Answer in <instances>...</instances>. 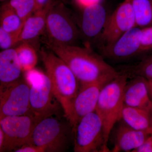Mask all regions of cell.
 <instances>
[{
    "mask_svg": "<svg viewBox=\"0 0 152 152\" xmlns=\"http://www.w3.org/2000/svg\"><path fill=\"white\" fill-rule=\"evenodd\" d=\"M44 42L67 65L80 85L110 81L119 74L106 62L102 57L91 49L59 43L48 39L45 40Z\"/></svg>",
    "mask_w": 152,
    "mask_h": 152,
    "instance_id": "6da1fadb",
    "label": "cell"
},
{
    "mask_svg": "<svg viewBox=\"0 0 152 152\" xmlns=\"http://www.w3.org/2000/svg\"><path fill=\"white\" fill-rule=\"evenodd\" d=\"M40 55L53 92L65 115L78 92L80 83L67 65L51 50H42Z\"/></svg>",
    "mask_w": 152,
    "mask_h": 152,
    "instance_id": "7a4b0ae2",
    "label": "cell"
},
{
    "mask_svg": "<svg viewBox=\"0 0 152 152\" xmlns=\"http://www.w3.org/2000/svg\"><path fill=\"white\" fill-rule=\"evenodd\" d=\"M119 73L101 91L95 110L102 120L107 146L114 127L121 120L122 111L124 104V91L129 78L124 74Z\"/></svg>",
    "mask_w": 152,
    "mask_h": 152,
    "instance_id": "3957f363",
    "label": "cell"
},
{
    "mask_svg": "<svg viewBox=\"0 0 152 152\" xmlns=\"http://www.w3.org/2000/svg\"><path fill=\"white\" fill-rule=\"evenodd\" d=\"M73 139L72 128L68 121L49 117L38 122L34 128L31 144L44 152L66 151Z\"/></svg>",
    "mask_w": 152,
    "mask_h": 152,
    "instance_id": "277c9868",
    "label": "cell"
},
{
    "mask_svg": "<svg viewBox=\"0 0 152 152\" xmlns=\"http://www.w3.org/2000/svg\"><path fill=\"white\" fill-rule=\"evenodd\" d=\"M25 72V80L30 86L31 110L38 122L56 115L60 106L47 74L35 69Z\"/></svg>",
    "mask_w": 152,
    "mask_h": 152,
    "instance_id": "5b68a950",
    "label": "cell"
},
{
    "mask_svg": "<svg viewBox=\"0 0 152 152\" xmlns=\"http://www.w3.org/2000/svg\"><path fill=\"white\" fill-rule=\"evenodd\" d=\"M72 130L74 152L110 151L105 141L102 120L96 112L85 116Z\"/></svg>",
    "mask_w": 152,
    "mask_h": 152,
    "instance_id": "8992f818",
    "label": "cell"
},
{
    "mask_svg": "<svg viewBox=\"0 0 152 152\" xmlns=\"http://www.w3.org/2000/svg\"><path fill=\"white\" fill-rule=\"evenodd\" d=\"M38 123L32 116H10L0 119L4 140L0 152L10 151L31 144L34 128Z\"/></svg>",
    "mask_w": 152,
    "mask_h": 152,
    "instance_id": "52a82bcc",
    "label": "cell"
},
{
    "mask_svg": "<svg viewBox=\"0 0 152 152\" xmlns=\"http://www.w3.org/2000/svg\"><path fill=\"white\" fill-rule=\"evenodd\" d=\"M46 30L50 40L66 45H74L80 35L76 25L62 3L54 2L46 19Z\"/></svg>",
    "mask_w": 152,
    "mask_h": 152,
    "instance_id": "ba28073f",
    "label": "cell"
},
{
    "mask_svg": "<svg viewBox=\"0 0 152 152\" xmlns=\"http://www.w3.org/2000/svg\"><path fill=\"white\" fill-rule=\"evenodd\" d=\"M30 91L27 82L20 79L0 88V119L24 115L34 117L30 106Z\"/></svg>",
    "mask_w": 152,
    "mask_h": 152,
    "instance_id": "9c48e42d",
    "label": "cell"
},
{
    "mask_svg": "<svg viewBox=\"0 0 152 152\" xmlns=\"http://www.w3.org/2000/svg\"><path fill=\"white\" fill-rule=\"evenodd\" d=\"M136 26L132 6L124 0L108 17L102 31L99 37L101 50L111 46L125 33Z\"/></svg>",
    "mask_w": 152,
    "mask_h": 152,
    "instance_id": "30bf717a",
    "label": "cell"
},
{
    "mask_svg": "<svg viewBox=\"0 0 152 152\" xmlns=\"http://www.w3.org/2000/svg\"><path fill=\"white\" fill-rule=\"evenodd\" d=\"M110 81L80 85L78 92L71 103L67 113L64 115L72 129L85 116L95 112L101 91Z\"/></svg>",
    "mask_w": 152,
    "mask_h": 152,
    "instance_id": "8fae6325",
    "label": "cell"
},
{
    "mask_svg": "<svg viewBox=\"0 0 152 152\" xmlns=\"http://www.w3.org/2000/svg\"><path fill=\"white\" fill-rule=\"evenodd\" d=\"M141 32V28H132L111 46L101 50L104 56L113 61H124L140 55Z\"/></svg>",
    "mask_w": 152,
    "mask_h": 152,
    "instance_id": "7c38bea8",
    "label": "cell"
},
{
    "mask_svg": "<svg viewBox=\"0 0 152 152\" xmlns=\"http://www.w3.org/2000/svg\"><path fill=\"white\" fill-rule=\"evenodd\" d=\"M114 131L112 152H132L142 145L152 134V131L135 129L122 120Z\"/></svg>",
    "mask_w": 152,
    "mask_h": 152,
    "instance_id": "4fadbf2b",
    "label": "cell"
},
{
    "mask_svg": "<svg viewBox=\"0 0 152 152\" xmlns=\"http://www.w3.org/2000/svg\"><path fill=\"white\" fill-rule=\"evenodd\" d=\"M130 80L125 86L124 104L152 112V101L149 93L148 80L139 76Z\"/></svg>",
    "mask_w": 152,
    "mask_h": 152,
    "instance_id": "5bb4252c",
    "label": "cell"
},
{
    "mask_svg": "<svg viewBox=\"0 0 152 152\" xmlns=\"http://www.w3.org/2000/svg\"><path fill=\"white\" fill-rule=\"evenodd\" d=\"M107 11L100 3L83 8L81 29L87 38H98L102 31L107 20Z\"/></svg>",
    "mask_w": 152,
    "mask_h": 152,
    "instance_id": "9a60e30c",
    "label": "cell"
},
{
    "mask_svg": "<svg viewBox=\"0 0 152 152\" xmlns=\"http://www.w3.org/2000/svg\"><path fill=\"white\" fill-rule=\"evenodd\" d=\"M22 72L15 49L3 50L0 53V88L20 80Z\"/></svg>",
    "mask_w": 152,
    "mask_h": 152,
    "instance_id": "2e32d148",
    "label": "cell"
},
{
    "mask_svg": "<svg viewBox=\"0 0 152 152\" xmlns=\"http://www.w3.org/2000/svg\"><path fill=\"white\" fill-rule=\"evenodd\" d=\"M54 3L43 10L37 11L26 20L19 37V42H28L42 34L46 30L47 14Z\"/></svg>",
    "mask_w": 152,
    "mask_h": 152,
    "instance_id": "e0dca14e",
    "label": "cell"
},
{
    "mask_svg": "<svg viewBox=\"0 0 152 152\" xmlns=\"http://www.w3.org/2000/svg\"><path fill=\"white\" fill-rule=\"evenodd\" d=\"M121 119L135 129L152 131V113L149 111L124 104Z\"/></svg>",
    "mask_w": 152,
    "mask_h": 152,
    "instance_id": "ac0fdd59",
    "label": "cell"
},
{
    "mask_svg": "<svg viewBox=\"0 0 152 152\" xmlns=\"http://www.w3.org/2000/svg\"><path fill=\"white\" fill-rule=\"evenodd\" d=\"M116 70L126 75L129 79L142 77L147 80L152 79V53L145 56L139 62L132 65L118 66Z\"/></svg>",
    "mask_w": 152,
    "mask_h": 152,
    "instance_id": "d6986e66",
    "label": "cell"
},
{
    "mask_svg": "<svg viewBox=\"0 0 152 152\" xmlns=\"http://www.w3.org/2000/svg\"><path fill=\"white\" fill-rule=\"evenodd\" d=\"M132 7L136 26H152V0H129Z\"/></svg>",
    "mask_w": 152,
    "mask_h": 152,
    "instance_id": "ffe728a7",
    "label": "cell"
},
{
    "mask_svg": "<svg viewBox=\"0 0 152 152\" xmlns=\"http://www.w3.org/2000/svg\"><path fill=\"white\" fill-rule=\"evenodd\" d=\"M15 49L23 72L34 69L37 63L38 56L33 46L24 42Z\"/></svg>",
    "mask_w": 152,
    "mask_h": 152,
    "instance_id": "44dd1931",
    "label": "cell"
},
{
    "mask_svg": "<svg viewBox=\"0 0 152 152\" xmlns=\"http://www.w3.org/2000/svg\"><path fill=\"white\" fill-rule=\"evenodd\" d=\"M1 27L9 32L21 31L24 23L13 9L5 4L1 9Z\"/></svg>",
    "mask_w": 152,
    "mask_h": 152,
    "instance_id": "7402d4cb",
    "label": "cell"
},
{
    "mask_svg": "<svg viewBox=\"0 0 152 152\" xmlns=\"http://www.w3.org/2000/svg\"><path fill=\"white\" fill-rule=\"evenodd\" d=\"M6 4L15 11L24 24L35 12V0H10Z\"/></svg>",
    "mask_w": 152,
    "mask_h": 152,
    "instance_id": "603a6c76",
    "label": "cell"
},
{
    "mask_svg": "<svg viewBox=\"0 0 152 152\" xmlns=\"http://www.w3.org/2000/svg\"><path fill=\"white\" fill-rule=\"evenodd\" d=\"M21 31L9 32L0 27V48L3 50L12 48L19 42V37Z\"/></svg>",
    "mask_w": 152,
    "mask_h": 152,
    "instance_id": "cb8c5ba5",
    "label": "cell"
},
{
    "mask_svg": "<svg viewBox=\"0 0 152 152\" xmlns=\"http://www.w3.org/2000/svg\"><path fill=\"white\" fill-rule=\"evenodd\" d=\"M140 55L152 50V26L142 28Z\"/></svg>",
    "mask_w": 152,
    "mask_h": 152,
    "instance_id": "d4e9b609",
    "label": "cell"
},
{
    "mask_svg": "<svg viewBox=\"0 0 152 152\" xmlns=\"http://www.w3.org/2000/svg\"><path fill=\"white\" fill-rule=\"evenodd\" d=\"M132 152H152V134Z\"/></svg>",
    "mask_w": 152,
    "mask_h": 152,
    "instance_id": "484cf974",
    "label": "cell"
},
{
    "mask_svg": "<svg viewBox=\"0 0 152 152\" xmlns=\"http://www.w3.org/2000/svg\"><path fill=\"white\" fill-rule=\"evenodd\" d=\"M15 152H44L42 148L34 145H25L15 151Z\"/></svg>",
    "mask_w": 152,
    "mask_h": 152,
    "instance_id": "4316f807",
    "label": "cell"
},
{
    "mask_svg": "<svg viewBox=\"0 0 152 152\" xmlns=\"http://www.w3.org/2000/svg\"><path fill=\"white\" fill-rule=\"evenodd\" d=\"M35 2L36 4L35 12L37 11L43 10L54 3L53 0H35Z\"/></svg>",
    "mask_w": 152,
    "mask_h": 152,
    "instance_id": "83f0119b",
    "label": "cell"
},
{
    "mask_svg": "<svg viewBox=\"0 0 152 152\" xmlns=\"http://www.w3.org/2000/svg\"><path fill=\"white\" fill-rule=\"evenodd\" d=\"M75 1L77 4L83 9L88 6L100 3L101 0H75Z\"/></svg>",
    "mask_w": 152,
    "mask_h": 152,
    "instance_id": "f1b7e54d",
    "label": "cell"
},
{
    "mask_svg": "<svg viewBox=\"0 0 152 152\" xmlns=\"http://www.w3.org/2000/svg\"><path fill=\"white\" fill-rule=\"evenodd\" d=\"M148 86L150 97L152 101V79L148 80Z\"/></svg>",
    "mask_w": 152,
    "mask_h": 152,
    "instance_id": "f546056e",
    "label": "cell"
},
{
    "mask_svg": "<svg viewBox=\"0 0 152 152\" xmlns=\"http://www.w3.org/2000/svg\"><path fill=\"white\" fill-rule=\"evenodd\" d=\"M4 140V134L2 129L0 128V148L2 147Z\"/></svg>",
    "mask_w": 152,
    "mask_h": 152,
    "instance_id": "4dcf8cb0",
    "label": "cell"
},
{
    "mask_svg": "<svg viewBox=\"0 0 152 152\" xmlns=\"http://www.w3.org/2000/svg\"><path fill=\"white\" fill-rule=\"evenodd\" d=\"M4 1V0H1V1Z\"/></svg>",
    "mask_w": 152,
    "mask_h": 152,
    "instance_id": "1f68e13d",
    "label": "cell"
},
{
    "mask_svg": "<svg viewBox=\"0 0 152 152\" xmlns=\"http://www.w3.org/2000/svg\"></svg>",
    "mask_w": 152,
    "mask_h": 152,
    "instance_id": "d6a6232c",
    "label": "cell"
}]
</instances>
